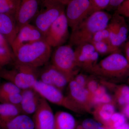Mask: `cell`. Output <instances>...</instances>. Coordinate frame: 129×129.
Wrapping results in <instances>:
<instances>
[{
  "mask_svg": "<svg viewBox=\"0 0 129 129\" xmlns=\"http://www.w3.org/2000/svg\"><path fill=\"white\" fill-rule=\"evenodd\" d=\"M0 47L13 52L11 47L5 36L0 33Z\"/></svg>",
  "mask_w": 129,
  "mask_h": 129,
  "instance_id": "35",
  "label": "cell"
},
{
  "mask_svg": "<svg viewBox=\"0 0 129 129\" xmlns=\"http://www.w3.org/2000/svg\"><path fill=\"white\" fill-rule=\"evenodd\" d=\"M115 12L129 19V0H124Z\"/></svg>",
  "mask_w": 129,
  "mask_h": 129,
  "instance_id": "32",
  "label": "cell"
},
{
  "mask_svg": "<svg viewBox=\"0 0 129 129\" xmlns=\"http://www.w3.org/2000/svg\"><path fill=\"white\" fill-rule=\"evenodd\" d=\"M37 69L15 63L14 69L0 70V78L13 83L21 90L32 88L38 80Z\"/></svg>",
  "mask_w": 129,
  "mask_h": 129,
  "instance_id": "6",
  "label": "cell"
},
{
  "mask_svg": "<svg viewBox=\"0 0 129 129\" xmlns=\"http://www.w3.org/2000/svg\"><path fill=\"white\" fill-rule=\"evenodd\" d=\"M74 52L78 68L91 74L99 62V55L94 47L90 43H85L76 46Z\"/></svg>",
  "mask_w": 129,
  "mask_h": 129,
  "instance_id": "11",
  "label": "cell"
},
{
  "mask_svg": "<svg viewBox=\"0 0 129 129\" xmlns=\"http://www.w3.org/2000/svg\"><path fill=\"white\" fill-rule=\"evenodd\" d=\"M124 1V0H111L109 5L106 10L115 11Z\"/></svg>",
  "mask_w": 129,
  "mask_h": 129,
  "instance_id": "34",
  "label": "cell"
},
{
  "mask_svg": "<svg viewBox=\"0 0 129 129\" xmlns=\"http://www.w3.org/2000/svg\"><path fill=\"white\" fill-rule=\"evenodd\" d=\"M0 129H2V128H0Z\"/></svg>",
  "mask_w": 129,
  "mask_h": 129,
  "instance_id": "42",
  "label": "cell"
},
{
  "mask_svg": "<svg viewBox=\"0 0 129 129\" xmlns=\"http://www.w3.org/2000/svg\"><path fill=\"white\" fill-rule=\"evenodd\" d=\"M66 5L58 0H40L39 9L32 21L44 38L51 25L65 11Z\"/></svg>",
  "mask_w": 129,
  "mask_h": 129,
  "instance_id": "4",
  "label": "cell"
},
{
  "mask_svg": "<svg viewBox=\"0 0 129 129\" xmlns=\"http://www.w3.org/2000/svg\"><path fill=\"white\" fill-rule=\"evenodd\" d=\"M33 119L35 129H55V114L48 102L42 98Z\"/></svg>",
  "mask_w": 129,
  "mask_h": 129,
  "instance_id": "13",
  "label": "cell"
},
{
  "mask_svg": "<svg viewBox=\"0 0 129 129\" xmlns=\"http://www.w3.org/2000/svg\"><path fill=\"white\" fill-rule=\"evenodd\" d=\"M114 129H129V123L127 122L120 127Z\"/></svg>",
  "mask_w": 129,
  "mask_h": 129,
  "instance_id": "38",
  "label": "cell"
},
{
  "mask_svg": "<svg viewBox=\"0 0 129 129\" xmlns=\"http://www.w3.org/2000/svg\"><path fill=\"white\" fill-rule=\"evenodd\" d=\"M96 129H109L108 127H106L105 125H103L101 124L99 126V127H98Z\"/></svg>",
  "mask_w": 129,
  "mask_h": 129,
  "instance_id": "39",
  "label": "cell"
},
{
  "mask_svg": "<svg viewBox=\"0 0 129 129\" xmlns=\"http://www.w3.org/2000/svg\"><path fill=\"white\" fill-rule=\"evenodd\" d=\"M68 22L64 11L51 25L44 40L51 47L62 45L69 38Z\"/></svg>",
  "mask_w": 129,
  "mask_h": 129,
  "instance_id": "9",
  "label": "cell"
},
{
  "mask_svg": "<svg viewBox=\"0 0 129 129\" xmlns=\"http://www.w3.org/2000/svg\"><path fill=\"white\" fill-rule=\"evenodd\" d=\"M68 96L81 112H91L94 106L92 95L86 88L76 83L74 80L69 83Z\"/></svg>",
  "mask_w": 129,
  "mask_h": 129,
  "instance_id": "12",
  "label": "cell"
},
{
  "mask_svg": "<svg viewBox=\"0 0 129 129\" xmlns=\"http://www.w3.org/2000/svg\"><path fill=\"white\" fill-rule=\"evenodd\" d=\"M89 78V76L84 74L78 73L75 76L73 80L79 85L86 88Z\"/></svg>",
  "mask_w": 129,
  "mask_h": 129,
  "instance_id": "33",
  "label": "cell"
},
{
  "mask_svg": "<svg viewBox=\"0 0 129 129\" xmlns=\"http://www.w3.org/2000/svg\"><path fill=\"white\" fill-rule=\"evenodd\" d=\"M42 40L44 36L40 31L33 24H28L19 29L11 46L14 54L21 46Z\"/></svg>",
  "mask_w": 129,
  "mask_h": 129,
  "instance_id": "15",
  "label": "cell"
},
{
  "mask_svg": "<svg viewBox=\"0 0 129 129\" xmlns=\"http://www.w3.org/2000/svg\"><path fill=\"white\" fill-rule=\"evenodd\" d=\"M22 90L14 84L9 81L0 85V95L21 93Z\"/></svg>",
  "mask_w": 129,
  "mask_h": 129,
  "instance_id": "29",
  "label": "cell"
},
{
  "mask_svg": "<svg viewBox=\"0 0 129 129\" xmlns=\"http://www.w3.org/2000/svg\"><path fill=\"white\" fill-rule=\"evenodd\" d=\"M22 100L19 105L21 114L29 115L37 110L41 97L33 88L22 90Z\"/></svg>",
  "mask_w": 129,
  "mask_h": 129,
  "instance_id": "18",
  "label": "cell"
},
{
  "mask_svg": "<svg viewBox=\"0 0 129 129\" xmlns=\"http://www.w3.org/2000/svg\"><path fill=\"white\" fill-rule=\"evenodd\" d=\"M121 110V113L127 119H129V103L123 107Z\"/></svg>",
  "mask_w": 129,
  "mask_h": 129,
  "instance_id": "36",
  "label": "cell"
},
{
  "mask_svg": "<svg viewBox=\"0 0 129 129\" xmlns=\"http://www.w3.org/2000/svg\"><path fill=\"white\" fill-rule=\"evenodd\" d=\"M51 48L44 40L24 45L14 54L15 63L36 69L45 65L50 59Z\"/></svg>",
  "mask_w": 129,
  "mask_h": 129,
  "instance_id": "3",
  "label": "cell"
},
{
  "mask_svg": "<svg viewBox=\"0 0 129 129\" xmlns=\"http://www.w3.org/2000/svg\"><path fill=\"white\" fill-rule=\"evenodd\" d=\"M64 12L72 30L93 12L91 0H70Z\"/></svg>",
  "mask_w": 129,
  "mask_h": 129,
  "instance_id": "8",
  "label": "cell"
},
{
  "mask_svg": "<svg viewBox=\"0 0 129 129\" xmlns=\"http://www.w3.org/2000/svg\"><path fill=\"white\" fill-rule=\"evenodd\" d=\"M18 32L14 17L0 13V33L5 36L11 46Z\"/></svg>",
  "mask_w": 129,
  "mask_h": 129,
  "instance_id": "19",
  "label": "cell"
},
{
  "mask_svg": "<svg viewBox=\"0 0 129 129\" xmlns=\"http://www.w3.org/2000/svg\"><path fill=\"white\" fill-rule=\"evenodd\" d=\"M55 129H77L78 125L74 117L70 113L59 111L55 114Z\"/></svg>",
  "mask_w": 129,
  "mask_h": 129,
  "instance_id": "22",
  "label": "cell"
},
{
  "mask_svg": "<svg viewBox=\"0 0 129 129\" xmlns=\"http://www.w3.org/2000/svg\"><path fill=\"white\" fill-rule=\"evenodd\" d=\"M91 74L106 79L121 81L129 76V62L120 52L107 56L98 62Z\"/></svg>",
  "mask_w": 129,
  "mask_h": 129,
  "instance_id": "2",
  "label": "cell"
},
{
  "mask_svg": "<svg viewBox=\"0 0 129 129\" xmlns=\"http://www.w3.org/2000/svg\"><path fill=\"white\" fill-rule=\"evenodd\" d=\"M112 87L114 89V103L116 107L121 109L129 103V86L124 84L116 85L113 84Z\"/></svg>",
  "mask_w": 129,
  "mask_h": 129,
  "instance_id": "23",
  "label": "cell"
},
{
  "mask_svg": "<svg viewBox=\"0 0 129 129\" xmlns=\"http://www.w3.org/2000/svg\"><path fill=\"white\" fill-rule=\"evenodd\" d=\"M2 129H35L33 118L23 114H20L9 120Z\"/></svg>",
  "mask_w": 129,
  "mask_h": 129,
  "instance_id": "21",
  "label": "cell"
},
{
  "mask_svg": "<svg viewBox=\"0 0 129 129\" xmlns=\"http://www.w3.org/2000/svg\"><path fill=\"white\" fill-rule=\"evenodd\" d=\"M21 114L19 106L0 103V128L14 117Z\"/></svg>",
  "mask_w": 129,
  "mask_h": 129,
  "instance_id": "24",
  "label": "cell"
},
{
  "mask_svg": "<svg viewBox=\"0 0 129 129\" xmlns=\"http://www.w3.org/2000/svg\"><path fill=\"white\" fill-rule=\"evenodd\" d=\"M58 1L62 2H63L66 5H67V3H68V2H69L70 0H58Z\"/></svg>",
  "mask_w": 129,
  "mask_h": 129,
  "instance_id": "40",
  "label": "cell"
},
{
  "mask_svg": "<svg viewBox=\"0 0 129 129\" xmlns=\"http://www.w3.org/2000/svg\"><path fill=\"white\" fill-rule=\"evenodd\" d=\"M40 80L63 91L69 81L64 75L51 64L46 65L40 74Z\"/></svg>",
  "mask_w": 129,
  "mask_h": 129,
  "instance_id": "16",
  "label": "cell"
},
{
  "mask_svg": "<svg viewBox=\"0 0 129 129\" xmlns=\"http://www.w3.org/2000/svg\"><path fill=\"white\" fill-rule=\"evenodd\" d=\"M112 16L104 10L92 12L72 29L70 45L76 47L90 43L95 34L107 27Z\"/></svg>",
  "mask_w": 129,
  "mask_h": 129,
  "instance_id": "1",
  "label": "cell"
},
{
  "mask_svg": "<svg viewBox=\"0 0 129 129\" xmlns=\"http://www.w3.org/2000/svg\"><path fill=\"white\" fill-rule=\"evenodd\" d=\"M32 88L47 102L63 107L74 112H81L68 96L64 95L62 91L53 86L38 80Z\"/></svg>",
  "mask_w": 129,
  "mask_h": 129,
  "instance_id": "7",
  "label": "cell"
},
{
  "mask_svg": "<svg viewBox=\"0 0 129 129\" xmlns=\"http://www.w3.org/2000/svg\"><path fill=\"white\" fill-rule=\"evenodd\" d=\"M90 43L94 47L99 55L108 56L121 52L120 49L116 48L112 44L107 27L95 34Z\"/></svg>",
  "mask_w": 129,
  "mask_h": 129,
  "instance_id": "17",
  "label": "cell"
},
{
  "mask_svg": "<svg viewBox=\"0 0 129 129\" xmlns=\"http://www.w3.org/2000/svg\"><path fill=\"white\" fill-rule=\"evenodd\" d=\"M40 0H20L15 18L18 31L24 25L30 23L37 14Z\"/></svg>",
  "mask_w": 129,
  "mask_h": 129,
  "instance_id": "14",
  "label": "cell"
},
{
  "mask_svg": "<svg viewBox=\"0 0 129 129\" xmlns=\"http://www.w3.org/2000/svg\"><path fill=\"white\" fill-rule=\"evenodd\" d=\"M111 42L116 48L120 47L127 41L129 28L125 18L115 12L107 27Z\"/></svg>",
  "mask_w": 129,
  "mask_h": 129,
  "instance_id": "10",
  "label": "cell"
},
{
  "mask_svg": "<svg viewBox=\"0 0 129 129\" xmlns=\"http://www.w3.org/2000/svg\"><path fill=\"white\" fill-rule=\"evenodd\" d=\"M128 82H129V76L128 77Z\"/></svg>",
  "mask_w": 129,
  "mask_h": 129,
  "instance_id": "41",
  "label": "cell"
},
{
  "mask_svg": "<svg viewBox=\"0 0 129 129\" xmlns=\"http://www.w3.org/2000/svg\"><path fill=\"white\" fill-rule=\"evenodd\" d=\"M101 124L96 120L88 118L84 120L80 126H78L77 129H96Z\"/></svg>",
  "mask_w": 129,
  "mask_h": 129,
  "instance_id": "30",
  "label": "cell"
},
{
  "mask_svg": "<svg viewBox=\"0 0 129 129\" xmlns=\"http://www.w3.org/2000/svg\"><path fill=\"white\" fill-rule=\"evenodd\" d=\"M125 56L129 62V40L124 44Z\"/></svg>",
  "mask_w": 129,
  "mask_h": 129,
  "instance_id": "37",
  "label": "cell"
},
{
  "mask_svg": "<svg viewBox=\"0 0 129 129\" xmlns=\"http://www.w3.org/2000/svg\"><path fill=\"white\" fill-rule=\"evenodd\" d=\"M21 100V92L0 95V103H6L19 106Z\"/></svg>",
  "mask_w": 129,
  "mask_h": 129,
  "instance_id": "27",
  "label": "cell"
},
{
  "mask_svg": "<svg viewBox=\"0 0 129 129\" xmlns=\"http://www.w3.org/2000/svg\"><path fill=\"white\" fill-rule=\"evenodd\" d=\"M14 61V56L13 52L10 51L0 47V70Z\"/></svg>",
  "mask_w": 129,
  "mask_h": 129,
  "instance_id": "28",
  "label": "cell"
},
{
  "mask_svg": "<svg viewBox=\"0 0 129 129\" xmlns=\"http://www.w3.org/2000/svg\"><path fill=\"white\" fill-rule=\"evenodd\" d=\"M114 103H107L97 104L94 106L91 113L98 122L107 127L111 117L115 112Z\"/></svg>",
  "mask_w": 129,
  "mask_h": 129,
  "instance_id": "20",
  "label": "cell"
},
{
  "mask_svg": "<svg viewBox=\"0 0 129 129\" xmlns=\"http://www.w3.org/2000/svg\"><path fill=\"white\" fill-rule=\"evenodd\" d=\"M127 118L121 112H115L111 117L108 128L114 129L120 127L127 122Z\"/></svg>",
  "mask_w": 129,
  "mask_h": 129,
  "instance_id": "26",
  "label": "cell"
},
{
  "mask_svg": "<svg viewBox=\"0 0 129 129\" xmlns=\"http://www.w3.org/2000/svg\"><path fill=\"white\" fill-rule=\"evenodd\" d=\"M51 58V64L64 75L69 82L78 73L74 50L70 45H62L56 47Z\"/></svg>",
  "mask_w": 129,
  "mask_h": 129,
  "instance_id": "5",
  "label": "cell"
},
{
  "mask_svg": "<svg viewBox=\"0 0 129 129\" xmlns=\"http://www.w3.org/2000/svg\"><path fill=\"white\" fill-rule=\"evenodd\" d=\"M20 1V0H0V13L14 17L18 9Z\"/></svg>",
  "mask_w": 129,
  "mask_h": 129,
  "instance_id": "25",
  "label": "cell"
},
{
  "mask_svg": "<svg viewBox=\"0 0 129 129\" xmlns=\"http://www.w3.org/2000/svg\"><path fill=\"white\" fill-rule=\"evenodd\" d=\"M93 12L106 9L108 7L111 0H91Z\"/></svg>",
  "mask_w": 129,
  "mask_h": 129,
  "instance_id": "31",
  "label": "cell"
}]
</instances>
